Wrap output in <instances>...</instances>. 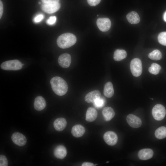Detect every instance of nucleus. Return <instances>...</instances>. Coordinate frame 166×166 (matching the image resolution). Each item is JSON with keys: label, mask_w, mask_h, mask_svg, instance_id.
<instances>
[{"label": "nucleus", "mask_w": 166, "mask_h": 166, "mask_svg": "<svg viewBox=\"0 0 166 166\" xmlns=\"http://www.w3.org/2000/svg\"><path fill=\"white\" fill-rule=\"evenodd\" d=\"M77 42V38L71 33H65L59 36L57 39L58 46L62 49L69 48L74 45Z\"/></svg>", "instance_id": "obj_2"}, {"label": "nucleus", "mask_w": 166, "mask_h": 166, "mask_svg": "<svg viewBox=\"0 0 166 166\" xmlns=\"http://www.w3.org/2000/svg\"><path fill=\"white\" fill-rule=\"evenodd\" d=\"M105 142L108 145L113 146L117 143L118 137L117 134L112 131H108L105 133L103 136Z\"/></svg>", "instance_id": "obj_8"}, {"label": "nucleus", "mask_w": 166, "mask_h": 166, "mask_svg": "<svg viewBox=\"0 0 166 166\" xmlns=\"http://www.w3.org/2000/svg\"><path fill=\"white\" fill-rule=\"evenodd\" d=\"M11 139L13 143L19 146L24 145L26 142V139L23 134L18 132H16L13 134Z\"/></svg>", "instance_id": "obj_9"}, {"label": "nucleus", "mask_w": 166, "mask_h": 166, "mask_svg": "<svg viewBox=\"0 0 166 166\" xmlns=\"http://www.w3.org/2000/svg\"><path fill=\"white\" fill-rule=\"evenodd\" d=\"M50 83L53 91L57 95L62 96L67 92L68 85L61 77L58 76L54 77L51 79Z\"/></svg>", "instance_id": "obj_1"}, {"label": "nucleus", "mask_w": 166, "mask_h": 166, "mask_svg": "<svg viewBox=\"0 0 166 166\" xmlns=\"http://www.w3.org/2000/svg\"><path fill=\"white\" fill-rule=\"evenodd\" d=\"M43 3H48L59 2L60 0H41Z\"/></svg>", "instance_id": "obj_32"}, {"label": "nucleus", "mask_w": 166, "mask_h": 166, "mask_svg": "<svg viewBox=\"0 0 166 166\" xmlns=\"http://www.w3.org/2000/svg\"><path fill=\"white\" fill-rule=\"evenodd\" d=\"M126 120L128 124L133 128H139L142 124L141 119L133 114L128 115L127 117Z\"/></svg>", "instance_id": "obj_10"}, {"label": "nucleus", "mask_w": 166, "mask_h": 166, "mask_svg": "<svg viewBox=\"0 0 166 166\" xmlns=\"http://www.w3.org/2000/svg\"><path fill=\"white\" fill-rule=\"evenodd\" d=\"M97 112L95 109L92 107H89L86 111V120L89 122H92L97 118Z\"/></svg>", "instance_id": "obj_19"}, {"label": "nucleus", "mask_w": 166, "mask_h": 166, "mask_svg": "<svg viewBox=\"0 0 166 166\" xmlns=\"http://www.w3.org/2000/svg\"><path fill=\"white\" fill-rule=\"evenodd\" d=\"M130 69L132 74L135 77H138L142 73V67L141 60L138 58H135L131 61Z\"/></svg>", "instance_id": "obj_4"}, {"label": "nucleus", "mask_w": 166, "mask_h": 166, "mask_svg": "<svg viewBox=\"0 0 166 166\" xmlns=\"http://www.w3.org/2000/svg\"><path fill=\"white\" fill-rule=\"evenodd\" d=\"M56 19L57 18L56 16H51L47 20L46 22L49 25H53L56 23Z\"/></svg>", "instance_id": "obj_29"}, {"label": "nucleus", "mask_w": 166, "mask_h": 166, "mask_svg": "<svg viewBox=\"0 0 166 166\" xmlns=\"http://www.w3.org/2000/svg\"><path fill=\"white\" fill-rule=\"evenodd\" d=\"M41 3V2H39V4H40Z\"/></svg>", "instance_id": "obj_36"}, {"label": "nucleus", "mask_w": 166, "mask_h": 166, "mask_svg": "<svg viewBox=\"0 0 166 166\" xmlns=\"http://www.w3.org/2000/svg\"><path fill=\"white\" fill-rule=\"evenodd\" d=\"M22 66V64L19 61L13 60L3 62L0 66L3 70H16L21 69Z\"/></svg>", "instance_id": "obj_3"}, {"label": "nucleus", "mask_w": 166, "mask_h": 166, "mask_svg": "<svg viewBox=\"0 0 166 166\" xmlns=\"http://www.w3.org/2000/svg\"><path fill=\"white\" fill-rule=\"evenodd\" d=\"M61 7L59 2L45 3H43L41 5V9L45 12L52 14L57 11Z\"/></svg>", "instance_id": "obj_6"}, {"label": "nucleus", "mask_w": 166, "mask_h": 166, "mask_svg": "<svg viewBox=\"0 0 166 166\" xmlns=\"http://www.w3.org/2000/svg\"><path fill=\"white\" fill-rule=\"evenodd\" d=\"M85 132V128L82 125L77 124L73 126L71 130L73 135L76 137H79L82 136Z\"/></svg>", "instance_id": "obj_18"}, {"label": "nucleus", "mask_w": 166, "mask_h": 166, "mask_svg": "<svg viewBox=\"0 0 166 166\" xmlns=\"http://www.w3.org/2000/svg\"><path fill=\"white\" fill-rule=\"evenodd\" d=\"M163 18L164 21L166 22V11L164 12L163 15Z\"/></svg>", "instance_id": "obj_35"}, {"label": "nucleus", "mask_w": 166, "mask_h": 166, "mask_svg": "<svg viewBox=\"0 0 166 166\" xmlns=\"http://www.w3.org/2000/svg\"><path fill=\"white\" fill-rule=\"evenodd\" d=\"M67 125V121L63 118L56 119L53 122V126L55 129L57 131L63 130Z\"/></svg>", "instance_id": "obj_15"}, {"label": "nucleus", "mask_w": 166, "mask_h": 166, "mask_svg": "<svg viewBox=\"0 0 166 166\" xmlns=\"http://www.w3.org/2000/svg\"><path fill=\"white\" fill-rule=\"evenodd\" d=\"M102 114L105 120L109 121L114 117L115 113L114 110L111 107H106L102 110Z\"/></svg>", "instance_id": "obj_17"}, {"label": "nucleus", "mask_w": 166, "mask_h": 166, "mask_svg": "<svg viewBox=\"0 0 166 166\" xmlns=\"http://www.w3.org/2000/svg\"><path fill=\"white\" fill-rule=\"evenodd\" d=\"M101 0H87L88 4L92 6H95L98 4Z\"/></svg>", "instance_id": "obj_31"}, {"label": "nucleus", "mask_w": 166, "mask_h": 166, "mask_svg": "<svg viewBox=\"0 0 166 166\" xmlns=\"http://www.w3.org/2000/svg\"><path fill=\"white\" fill-rule=\"evenodd\" d=\"M127 55V53L125 50L117 49L114 52L113 58L116 61H120L125 58Z\"/></svg>", "instance_id": "obj_22"}, {"label": "nucleus", "mask_w": 166, "mask_h": 166, "mask_svg": "<svg viewBox=\"0 0 166 166\" xmlns=\"http://www.w3.org/2000/svg\"><path fill=\"white\" fill-rule=\"evenodd\" d=\"M97 25L99 29L104 32L108 31L111 26V22L108 18H99L96 22Z\"/></svg>", "instance_id": "obj_7"}, {"label": "nucleus", "mask_w": 166, "mask_h": 166, "mask_svg": "<svg viewBox=\"0 0 166 166\" xmlns=\"http://www.w3.org/2000/svg\"><path fill=\"white\" fill-rule=\"evenodd\" d=\"M161 69V67L160 65L157 63H153L149 68L148 71L151 74L156 75L159 73Z\"/></svg>", "instance_id": "obj_25"}, {"label": "nucleus", "mask_w": 166, "mask_h": 166, "mask_svg": "<svg viewBox=\"0 0 166 166\" xmlns=\"http://www.w3.org/2000/svg\"><path fill=\"white\" fill-rule=\"evenodd\" d=\"M46 105L45 101L42 97L38 96L35 98L34 103V107L37 110H42L45 107Z\"/></svg>", "instance_id": "obj_14"}, {"label": "nucleus", "mask_w": 166, "mask_h": 166, "mask_svg": "<svg viewBox=\"0 0 166 166\" xmlns=\"http://www.w3.org/2000/svg\"><path fill=\"white\" fill-rule=\"evenodd\" d=\"M59 65L63 68L68 67L71 62V57L70 54L64 53L61 55L58 58Z\"/></svg>", "instance_id": "obj_11"}, {"label": "nucleus", "mask_w": 166, "mask_h": 166, "mask_svg": "<svg viewBox=\"0 0 166 166\" xmlns=\"http://www.w3.org/2000/svg\"><path fill=\"white\" fill-rule=\"evenodd\" d=\"M8 162L6 157L4 155L0 156V166H7Z\"/></svg>", "instance_id": "obj_28"}, {"label": "nucleus", "mask_w": 166, "mask_h": 166, "mask_svg": "<svg viewBox=\"0 0 166 166\" xmlns=\"http://www.w3.org/2000/svg\"><path fill=\"white\" fill-rule=\"evenodd\" d=\"M166 109L164 106L157 104L155 105L152 110V114L154 118L157 121H161L164 117Z\"/></svg>", "instance_id": "obj_5"}, {"label": "nucleus", "mask_w": 166, "mask_h": 166, "mask_svg": "<svg viewBox=\"0 0 166 166\" xmlns=\"http://www.w3.org/2000/svg\"><path fill=\"white\" fill-rule=\"evenodd\" d=\"M3 4L2 1H0V18H1L3 13Z\"/></svg>", "instance_id": "obj_33"}, {"label": "nucleus", "mask_w": 166, "mask_h": 166, "mask_svg": "<svg viewBox=\"0 0 166 166\" xmlns=\"http://www.w3.org/2000/svg\"><path fill=\"white\" fill-rule=\"evenodd\" d=\"M54 154L56 158L59 159H63L66 155V149L63 146L61 145L58 146L54 150Z\"/></svg>", "instance_id": "obj_16"}, {"label": "nucleus", "mask_w": 166, "mask_h": 166, "mask_svg": "<svg viewBox=\"0 0 166 166\" xmlns=\"http://www.w3.org/2000/svg\"><path fill=\"white\" fill-rule=\"evenodd\" d=\"M108 162H109V161H108V162H106L107 163H108Z\"/></svg>", "instance_id": "obj_37"}, {"label": "nucleus", "mask_w": 166, "mask_h": 166, "mask_svg": "<svg viewBox=\"0 0 166 166\" xmlns=\"http://www.w3.org/2000/svg\"><path fill=\"white\" fill-rule=\"evenodd\" d=\"M162 57L161 52L158 49L153 50L148 55V57L150 59L154 60H160L162 58Z\"/></svg>", "instance_id": "obj_24"}, {"label": "nucleus", "mask_w": 166, "mask_h": 166, "mask_svg": "<svg viewBox=\"0 0 166 166\" xmlns=\"http://www.w3.org/2000/svg\"><path fill=\"white\" fill-rule=\"evenodd\" d=\"M95 165V164H94L92 163L87 162L83 163L81 165L82 166H94Z\"/></svg>", "instance_id": "obj_34"}, {"label": "nucleus", "mask_w": 166, "mask_h": 166, "mask_svg": "<svg viewBox=\"0 0 166 166\" xmlns=\"http://www.w3.org/2000/svg\"><path fill=\"white\" fill-rule=\"evenodd\" d=\"M100 92L97 90H95L89 92L85 97V100L88 103H93L97 99L100 97Z\"/></svg>", "instance_id": "obj_13"}, {"label": "nucleus", "mask_w": 166, "mask_h": 166, "mask_svg": "<svg viewBox=\"0 0 166 166\" xmlns=\"http://www.w3.org/2000/svg\"><path fill=\"white\" fill-rule=\"evenodd\" d=\"M128 22L132 24L138 23L140 21V18L138 14L136 12L132 11L128 13L126 16Z\"/></svg>", "instance_id": "obj_20"}, {"label": "nucleus", "mask_w": 166, "mask_h": 166, "mask_svg": "<svg viewBox=\"0 0 166 166\" xmlns=\"http://www.w3.org/2000/svg\"><path fill=\"white\" fill-rule=\"evenodd\" d=\"M44 15L43 14H40L36 15L34 18L33 21L35 23H38L41 22L44 18Z\"/></svg>", "instance_id": "obj_30"}, {"label": "nucleus", "mask_w": 166, "mask_h": 166, "mask_svg": "<svg viewBox=\"0 0 166 166\" xmlns=\"http://www.w3.org/2000/svg\"><path fill=\"white\" fill-rule=\"evenodd\" d=\"M153 155V150L148 148L140 150L138 154L139 158L141 160H147L152 157Z\"/></svg>", "instance_id": "obj_12"}, {"label": "nucleus", "mask_w": 166, "mask_h": 166, "mask_svg": "<svg viewBox=\"0 0 166 166\" xmlns=\"http://www.w3.org/2000/svg\"><path fill=\"white\" fill-rule=\"evenodd\" d=\"M103 93L104 95L107 97L110 98L113 95L114 90L113 85L110 82H107L104 86Z\"/></svg>", "instance_id": "obj_21"}, {"label": "nucleus", "mask_w": 166, "mask_h": 166, "mask_svg": "<svg viewBox=\"0 0 166 166\" xmlns=\"http://www.w3.org/2000/svg\"><path fill=\"white\" fill-rule=\"evenodd\" d=\"M105 100L102 97H100L97 99L93 103L94 106L97 109L101 108L105 104Z\"/></svg>", "instance_id": "obj_26"}, {"label": "nucleus", "mask_w": 166, "mask_h": 166, "mask_svg": "<svg viewBox=\"0 0 166 166\" xmlns=\"http://www.w3.org/2000/svg\"><path fill=\"white\" fill-rule=\"evenodd\" d=\"M155 135L156 137L161 139L166 137V127L161 126L157 128L155 132Z\"/></svg>", "instance_id": "obj_23"}, {"label": "nucleus", "mask_w": 166, "mask_h": 166, "mask_svg": "<svg viewBox=\"0 0 166 166\" xmlns=\"http://www.w3.org/2000/svg\"><path fill=\"white\" fill-rule=\"evenodd\" d=\"M158 40L160 44L166 46V32L160 33L158 37Z\"/></svg>", "instance_id": "obj_27"}]
</instances>
